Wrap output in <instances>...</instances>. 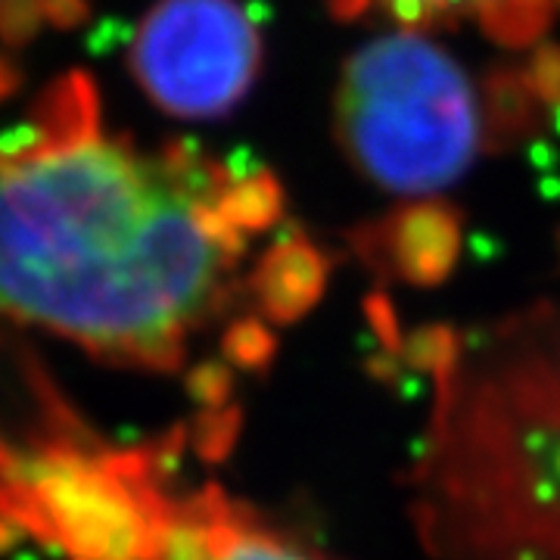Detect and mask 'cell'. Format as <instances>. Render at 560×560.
I'll use <instances>...</instances> for the list:
<instances>
[{
    "mask_svg": "<svg viewBox=\"0 0 560 560\" xmlns=\"http://www.w3.org/2000/svg\"><path fill=\"white\" fill-rule=\"evenodd\" d=\"M337 131L361 175L393 194H436L470 168L482 140L467 72L420 35L361 47L337 94Z\"/></svg>",
    "mask_w": 560,
    "mask_h": 560,
    "instance_id": "2",
    "label": "cell"
},
{
    "mask_svg": "<svg viewBox=\"0 0 560 560\" xmlns=\"http://www.w3.org/2000/svg\"><path fill=\"white\" fill-rule=\"evenodd\" d=\"M156 560H324L246 508L209 489L175 499Z\"/></svg>",
    "mask_w": 560,
    "mask_h": 560,
    "instance_id": "5",
    "label": "cell"
},
{
    "mask_svg": "<svg viewBox=\"0 0 560 560\" xmlns=\"http://www.w3.org/2000/svg\"><path fill=\"white\" fill-rule=\"evenodd\" d=\"M7 79H10V75H7V69H3V62H0V94H3V88H7V84H3Z\"/></svg>",
    "mask_w": 560,
    "mask_h": 560,
    "instance_id": "7",
    "label": "cell"
},
{
    "mask_svg": "<svg viewBox=\"0 0 560 560\" xmlns=\"http://www.w3.org/2000/svg\"><path fill=\"white\" fill-rule=\"evenodd\" d=\"M259 60V28L237 0H156L128 47L143 94L178 119L231 113L249 94Z\"/></svg>",
    "mask_w": 560,
    "mask_h": 560,
    "instance_id": "4",
    "label": "cell"
},
{
    "mask_svg": "<svg viewBox=\"0 0 560 560\" xmlns=\"http://www.w3.org/2000/svg\"><path fill=\"white\" fill-rule=\"evenodd\" d=\"M175 499L131 452L0 448V523L66 560H156Z\"/></svg>",
    "mask_w": 560,
    "mask_h": 560,
    "instance_id": "3",
    "label": "cell"
},
{
    "mask_svg": "<svg viewBox=\"0 0 560 560\" xmlns=\"http://www.w3.org/2000/svg\"><path fill=\"white\" fill-rule=\"evenodd\" d=\"M327 3L340 16L383 10L405 25L474 22L504 47H526L539 40L560 16V0H327Z\"/></svg>",
    "mask_w": 560,
    "mask_h": 560,
    "instance_id": "6",
    "label": "cell"
},
{
    "mask_svg": "<svg viewBox=\"0 0 560 560\" xmlns=\"http://www.w3.org/2000/svg\"><path fill=\"white\" fill-rule=\"evenodd\" d=\"M278 219L271 172L113 135L94 81L69 72L0 135V318L175 371L246 296L275 318L305 305L300 241L249 261Z\"/></svg>",
    "mask_w": 560,
    "mask_h": 560,
    "instance_id": "1",
    "label": "cell"
}]
</instances>
